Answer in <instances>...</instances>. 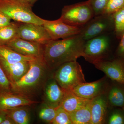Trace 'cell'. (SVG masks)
<instances>
[{"mask_svg": "<svg viewBox=\"0 0 124 124\" xmlns=\"http://www.w3.org/2000/svg\"><path fill=\"white\" fill-rule=\"evenodd\" d=\"M85 41L79 34L62 40H51L44 46L43 58L50 71L83 57Z\"/></svg>", "mask_w": 124, "mask_h": 124, "instance_id": "cell-1", "label": "cell"}, {"mask_svg": "<svg viewBox=\"0 0 124 124\" xmlns=\"http://www.w3.org/2000/svg\"><path fill=\"white\" fill-rule=\"evenodd\" d=\"M51 71L43 57L30 61L29 70L20 80L11 85V92L29 99L43 89Z\"/></svg>", "mask_w": 124, "mask_h": 124, "instance_id": "cell-2", "label": "cell"}, {"mask_svg": "<svg viewBox=\"0 0 124 124\" xmlns=\"http://www.w3.org/2000/svg\"><path fill=\"white\" fill-rule=\"evenodd\" d=\"M32 6L21 0H0V11L18 23L43 25L44 19L34 13Z\"/></svg>", "mask_w": 124, "mask_h": 124, "instance_id": "cell-3", "label": "cell"}, {"mask_svg": "<svg viewBox=\"0 0 124 124\" xmlns=\"http://www.w3.org/2000/svg\"><path fill=\"white\" fill-rule=\"evenodd\" d=\"M52 76L65 91L86 82L81 66L77 61L67 62L54 71Z\"/></svg>", "mask_w": 124, "mask_h": 124, "instance_id": "cell-4", "label": "cell"}, {"mask_svg": "<svg viewBox=\"0 0 124 124\" xmlns=\"http://www.w3.org/2000/svg\"><path fill=\"white\" fill-rule=\"evenodd\" d=\"M95 16L89 0L63 7L60 18L66 24L81 27Z\"/></svg>", "mask_w": 124, "mask_h": 124, "instance_id": "cell-5", "label": "cell"}, {"mask_svg": "<svg viewBox=\"0 0 124 124\" xmlns=\"http://www.w3.org/2000/svg\"><path fill=\"white\" fill-rule=\"evenodd\" d=\"M111 42L109 33L85 41L83 57L92 64L96 61L107 59L110 50Z\"/></svg>", "mask_w": 124, "mask_h": 124, "instance_id": "cell-6", "label": "cell"}, {"mask_svg": "<svg viewBox=\"0 0 124 124\" xmlns=\"http://www.w3.org/2000/svg\"><path fill=\"white\" fill-rule=\"evenodd\" d=\"M80 28L79 35L85 41L108 33L111 29L114 30L112 15L103 14L95 16Z\"/></svg>", "mask_w": 124, "mask_h": 124, "instance_id": "cell-7", "label": "cell"}, {"mask_svg": "<svg viewBox=\"0 0 124 124\" xmlns=\"http://www.w3.org/2000/svg\"><path fill=\"white\" fill-rule=\"evenodd\" d=\"M93 64L113 82L124 86V59L118 57L112 59H105Z\"/></svg>", "mask_w": 124, "mask_h": 124, "instance_id": "cell-8", "label": "cell"}, {"mask_svg": "<svg viewBox=\"0 0 124 124\" xmlns=\"http://www.w3.org/2000/svg\"><path fill=\"white\" fill-rule=\"evenodd\" d=\"M19 23H18V37L43 45L52 40L43 25Z\"/></svg>", "mask_w": 124, "mask_h": 124, "instance_id": "cell-9", "label": "cell"}, {"mask_svg": "<svg viewBox=\"0 0 124 124\" xmlns=\"http://www.w3.org/2000/svg\"><path fill=\"white\" fill-rule=\"evenodd\" d=\"M107 78L105 76L96 81L81 83L72 91L79 97L90 100L102 94H106L109 87Z\"/></svg>", "mask_w": 124, "mask_h": 124, "instance_id": "cell-10", "label": "cell"}, {"mask_svg": "<svg viewBox=\"0 0 124 124\" xmlns=\"http://www.w3.org/2000/svg\"><path fill=\"white\" fill-rule=\"evenodd\" d=\"M43 26L52 40L65 39L78 35L80 31V27L66 24L60 18L54 20L44 19Z\"/></svg>", "mask_w": 124, "mask_h": 124, "instance_id": "cell-11", "label": "cell"}, {"mask_svg": "<svg viewBox=\"0 0 124 124\" xmlns=\"http://www.w3.org/2000/svg\"><path fill=\"white\" fill-rule=\"evenodd\" d=\"M5 45L25 56L33 58L43 57L44 45L39 43L16 37Z\"/></svg>", "mask_w": 124, "mask_h": 124, "instance_id": "cell-12", "label": "cell"}, {"mask_svg": "<svg viewBox=\"0 0 124 124\" xmlns=\"http://www.w3.org/2000/svg\"><path fill=\"white\" fill-rule=\"evenodd\" d=\"M44 90V102L57 108L60 106L65 95L64 91L51 76L45 84Z\"/></svg>", "mask_w": 124, "mask_h": 124, "instance_id": "cell-13", "label": "cell"}, {"mask_svg": "<svg viewBox=\"0 0 124 124\" xmlns=\"http://www.w3.org/2000/svg\"><path fill=\"white\" fill-rule=\"evenodd\" d=\"M109 103L106 94H103L91 100V124H105Z\"/></svg>", "mask_w": 124, "mask_h": 124, "instance_id": "cell-14", "label": "cell"}, {"mask_svg": "<svg viewBox=\"0 0 124 124\" xmlns=\"http://www.w3.org/2000/svg\"><path fill=\"white\" fill-rule=\"evenodd\" d=\"M38 103L39 102L12 92H0V111L23 106H30Z\"/></svg>", "mask_w": 124, "mask_h": 124, "instance_id": "cell-15", "label": "cell"}, {"mask_svg": "<svg viewBox=\"0 0 124 124\" xmlns=\"http://www.w3.org/2000/svg\"><path fill=\"white\" fill-rule=\"evenodd\" d=\"M0 65L11 85L20 80L28 71L30 68V61H23L10 64L0 59Z\"/></svg>", "mask_w": 124, "mask_h": 124, "instance_id": "cell-16", "label": "cell"}, {"mask_svg": "<svg viewBox=\"0 0 124 124\" xmlns=\"http://www.w3.org/2000/svg\"><path fill=\"white\" fill-rule=\"evenodd\" d=\"M91 100L79 97L72 91H66L60 106L70 113L85 106Z\"/></svg>", "mask_w": 124, "mask_h": 124, "instance_id": "cell-17", "label": "cell"}, {"mask_svg": "<svg viewBox=\"0 0 124 124\" xmlns=\"http://www.w3.org/2000/svg\"><path fill=\"white\" fill-rule=\"evenodd\" d=\"M106 93L108 103L112 106L123 108L124 106V86L113 82Z\"/></svg>", "mask_w": 124, "mask_h": 124, "instance_id": "cell-18", "label": "cell"}, {"mask_svg": "<svg viewBox=\"0 0 124 124\" xmlns=\"http://www.w3.org/2000/svg\"><path fill=\"white\" fill-rule=\"evenodd\" d=\"M36 58L20 54L6 45H0V59L10 64L23 61H30Z\"/></svg>", "mask_w": 124, "mask_h": 124, "instance_id": "cell-19", "label": "cell"}, {"mask_svg": "<svg viewBox=\"0 0 124 124\" xmlns=\"http://www.w3.org/2000/svg\"><path fill=\"white\" fill-rule=\"evenodd\" d=\"M29 106H23L4 111L6 115L11 117L16 124H29L31 120Z\"/></svg>", "mask_w": 124, "mask_h": 124, "instance_id": "cell-20", "label": "cell"}, {"mask_svg": "<svg viewBox=\"0 0 124 124\" xmlns=\"http://www.w3.org/2000/svg\"><path fill=\"white\" fill-rule=\"evenodd\" d=\"M91 101L85 106L69 113L72 124H91Z\"/></svg>", "mask_w": 124, "mask_h": 124, "instance_id": "cell-21", "label": "cell"}, {"mask_svg": "<svg viewBox=\"0 0 124 124\" xmlns=\"http://www.w3.org/2000/svg\"><path fill=\"white\" fill-rule=\"evenodd\" d=\"M18 23L10 24L0 28V45H5L14 38L18 37Z\"/></svg>", "mask_w": 124, "mask_h": 124, "instance_id": "cell-22", "label": "cell"}, {"mask_svg": "<svg viewBox=\"0 0 124 124\" xmlns=\"http://www.w3.org/2000/svg\"><path fill=\"white\" fill-rule=\"evenodd\" d=\"M114 23V32L120 39L124 33V7L112 14Z\"/></svg>", "mask_w": 124, "mask_h": 124, "instance_id": "cell-23", "label": "cell"}, {"mask_svg": "<svg viewBox=\"0 0 124 124\" xmlns=\"http://www.w3.org/2000/svg\"><path fill=\"white\" fill-rule=\"evenodd\" d=\"M57 108L51 107L43 102L40 107L38 112L39 118L44 122L52 124L56 115Z\"/></svg>", "mask_w": 124, "mask_h": 124, "instance_id": "cell-24", "label": "cell"}, {"mask_svg": "<svg viewBox=\"0 0 124 124\" xmlns=\"http://www.w3.org/2000/svg\"><path fill=\"white\" fill-rule=\"evenodd\" d=\"M53 124H72L69 113L62 107L57 108Z\"/></svg>", "mask_w": 124, "mask_h": 124, "instance_id": "cell-25", "label": "cell"}, {"mask_svg": "<svg viewBox=\"0 0 124 124\" xmlns=\"http://www.w3.org/2000/svg\"><path fill=\"white\" fill-rule=\"evenodd\" d=\"M124 7V0H109L103 14L112 15Z\"/></svg>", "mask_w": 124, "mask_h": 124, "instance_id": "cell-26", "label": "cell"}, {"mask_svg": "<svg viewBox=\"0 0 124 124\" xmlns=\"http://www.w3.org/2000/svg\"><path fill=\"white\" fill-rule=\"evenodd\" d=\"M109 0H89L95 16L103 13Z\"/></svg>", "mask_w": 124, "mask_h": 124, "instance_id": "cell-27", "label": "cell"}, {"mask_svg": "<svg viewBox=\"0 0 124 124\" xmlns=\"http://www.w3.org/2000/svg\"><path fill=\"white\" fill-rule=\"evenodd\" d=\"M0 92H11L10 82L0 65Z\"/></svg>", "mask_w": 124, "mask_h": 124, "instance_id": "cell-28", "label": "cell"}, {"mask_svg": "<svg viewBox=\"0 0 124 124\" xmlns=\"http://www.w3.org/2000/svg\"><path fill=\"white\" fill-rule=\"evenodd\" d=\"M109 124H124V116L119 111L113 112L109 117L108 121Z\"/></svg>", "mask_w": 124, "mask_h": 124, "instance_id": "cell-29", "label": "cell"}, {"mask_svg": "<svg viewBox=\"0 0 124 124\" xmlns=\"http://www.w3.org/2000/svg\"><path fill=\"white\" fill-rule=\"evenodd\" d=\"M120 39V40L116 49V57L124 59V33Z\"/></svg>", "mask_w": 124, "mask_h": 124, "instance_id": "cell-30", "label": "cell"}, {"mask_svg": "<svg viewBox=\"0 0 124 124\" xmlns=\"http://www.w3.org/2000/svg\"><path fill=\"white\" fill-rule=\"evenodd\" d=\"M11 20L8 16L0 11V28L10 24Z\"/></svg>", "mask_w": 124, "mask_h": 124, "instance_id": "cell-31", "label": "cell"}, {"mask_svg": "<svg viewBox=\"0 0 124 124\" xmlns=\"http://www.w3.org/2000/svg\"><path fill=\"white\" fill-rule=\"evenodd\" d=\"M1 124H16L14 121L11 117L6 116L4 120L2 121Z\"/></svg>", "mask_w": 124, "mask_h": 124, "instance_id": "cell-32", "label": "cell"}, {"mask_svg": "<svg viewBox=\"0 0 124 124\" xmlns=\"http://www.w3.org/2000/svg\"><path fill=\"white\" fill-rule=\"evenodd\" d=\"M6 116L7 115L4 111H0V124H1Z\"/></svg>", "mask_w": 124, "mask_h": 124, "instance_id": "cell-33", "label": "cell"}, {"mask_svg": "<svg viewBox=\"0 0 124 124\" xmlns=\"http://www.w3.org/2000/svg\"><path fill=\"white\" fill-rule=\"evenodd\" d=\"M23 1H24L31 5L32 6H33V5L35 4L36 2L38 0H21Z\"/></svg>", "mask_w": 124, "mask_h": 124, "instance_id": "cell-34", "label": "cell"}, {"mask_svg": "<svg viewBox=\"0 0 124 124\" xmlns=\"http://www.w3.org/2000/svg\"><path fill=\"white\" fill-rule=\"evenodd\" d=\"M122 108H123V111H124V107Z\"/></svg>", "mask_w": 124, "mask_h": 124, "instance_id": "cell-35", "label": "cell"}]
</instances>
